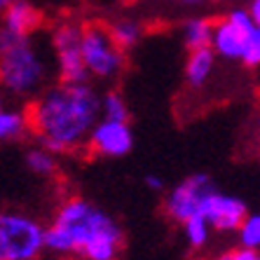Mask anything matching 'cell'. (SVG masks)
<instances>
[{
	"mask_svg": "<svg viewBox=\"0 0 260 260\" xmlns=\"http://www.w3.org/2000/svg\"><path fill=\"white\" fill-rule=\"evenodd\" d=\"M101 115V99L87 82L52 87L24 113L26 129L36 134L45 150L71 152L87 143Z\"/></svg>",
	"mask_w": 260,
	"mask_h": 260,
	"instance_id": "obj_1",
	"label": "cell"
},
{
	"mask_svg": "<svg viewBox=\"0 0 260 260\" xmlns=\"http://www.w3.org/2000/svg\"><path fill=\"white\" fill-rule=\"evenodd\" d=\"M120 246V225L108 213L80 197L63 202L52 225L43 230V248L61 255H82L85 260H115Z\"/></svg>",
	"mask_w": 260,
	"mask_h": 260,
	"instance_id": "obj_2",
	"label": "cell"
},
{
	"mask_svg": "<svg viewBox=\"0 0 260 260\" xmlns=\"http://www.w3.org/2000/svg\"><path fill=\"white\" fill-rule=\"evenodd\" d=\"M45 71L30 38L0 26V87L12 94H30L45 82Z\"/></svg>",
	"mask_w": 260,
	"mask_h": 260,
	"instance_id": "obj_3",
	"label": "cell"
},
{
	"mask_svg": "<svg viewBox=\"0 0 260 260\" xmlns=\"http://www.w3.org/2000/svg\"><path fill=\"white\" fill-rule=\"evenodd\" d=\"M211 45L225 59H239L246 66L260 61V28L246 10H232L228 17L213 24Z\"/></svg>",
	"mask_w": 260,
	"mask_h": 260,
	"instance_id": "obj_4",
	"label": "cell"
},
{
	"mask_svg": "<svg viewBox=\"0 0 260 260\" xmlns=\"http://www.w3.org/2000/svg\"><path fill=\"white\" fill-rule=\"evenodd\" d=\"M80 54H82L87 73L99 75V78H113L124 68V52L113 43L106 24L91 21L82 26Z\"/></svg>",
	"mask_w": 260,
	"mask_h": 260,
	"instance_id": "obj_5",
	"label": "cell"
},
{
	"mask_svg": "<svg viewBox=\"0 0 260 260\" xmlns=\"http://www.w3.org/2000/svg\"><path fill=\"white\" fill-rule=\"evenodd\" d=\"M43 251V228L21 213H0V260H36Z\"/></svg>",
	"mask_w": 260,
	"mask_h": 260,
	"instance_id": "obj_6",
	"label": "cell"
},
{
	"mask_svg": "<svg viewBox=\"0 0 260 260\" xmlns=\"http://www.w3.org/2000/svg\"><path fill=\"white\" fill-rule=\"evenodd\" d=\"M80 38H82V26L75 21H61L52 33V45H54L56 63H59V78L66 85L87 82V75H89L82 54H80Z\"/></svg>",
	"mask_w": 260,
	"mask_h": 260,
	"instance_id": "obj_7",
	"label": "cell"
},
{
	"mask_svg": "<svg viewBox=\"0 0 260 260\" xmlns=\"http://www.w3.org/2000/svg\"><path fill=\"white\" fill-rule=\"evenodd\" d=\"M213 181L206 174H194L188 176L183 183H178L164 200V211L171 220L185 223L188 218H192L200 211V204L209 192H213Z\"/></svg>",
	"mask_w": 260,
	"mask_h": 260,
	"instance_id": "obj_8",
	"label": "cell"
},
{
	"mask_svg": "<svg viewBox=\"0 0 260 260\" xmlns=\"http://www.w3.org/2000/svg\"><path fill=\"white\" fill-rule=\"evenodd\" d=\"M197 213L206 220V225H211L213 230L232 232L244 223V218L248 216V209L239 197L220 194L218 190H213L202 200Z\"/></svg>",
	"mask_w": 260,
	"mask_h": 260,
	"instance_id": "obj_9",
	"label": "cell"
},
{
	"mask_svg": "<svg viewBox=\"0 0 260 260\" xmlns=\"http://www.w3.org/2000/svg\"><path fill=\"white\" fill-rule=\"evenodd\" d=\"M134 134L127 122H110L101 120L87 136V148L101 157H122L132 150Z\"/></svg>",
	"mask_w": 260,
	"mask_h": 260,
	"instance_id": "obj_10",
	"label": "cell"
},
{
	"mask_svg": "<svg viewBox=\"0 0 260 260\" xmlns=\"http://www.w3.org/2000/svg\"><path fill=\"white\" fill-rule=\"evenodd\" d=\"M40 24H43V14L28 0H14L5 7V24L3 26L19 36H30L33 30L40 28Z\"/></svg>",
	"mask_w": 260,
	"mask_h": 260,
	"instance_id": "obj_11",
	"label": "cell"
},
{
	"mask_svg": "<svg viewBox=\"0 0 260 260\" xmlns=\"http://www.w3.org/2000/svg\"><path fill=\"white\" fill-rule=\"evenodd\" d=\"M213 63H216V56H213L211 47L192 49L188 56V63H185V80H188V85L190 87L204 85L213 71Z\"/></svg>",
	"mask_w": 260,
	"mask_h": 260,
	"instance_id": "obj_12",
	"label": "cell"
},
{
	"mask_svg": "<svg viewBox=\"0 0 260 260\" xmlns=\"http://www.w3.org/2000/svg\"><path fill=\"white\" fill-rule=\"evenodd\" d=\"M106 26H108V33H110V38H113V43H115L122 52L136 47V43H139L141 36H143L141 24L134 21V19H120L115 24H106Z\"/></svg>",
	"mask_w": 260,
	"mask_h": 260,
	"instance_id": "obj_13",
	"label": "cell"
},
{
	"mask_svg": "<svg viewBox=\"0 0 260 260\" xmlns=\"http://www.w3.org/2000/svg\"><path fill=\"white\" fill-rule=\"evenodd\" d=\"M211 30H213V21L209 19H190L185 28H183V40L185 47L192 49H202V47H211Z\"/></svg>",
	"mask_w": 260,
	"mask_h": 260,
	"instance_id": "obj_14",
	"label": "cell"
},
{
	"mask_svg": "<svg viewBox=\"0 0 260 260\" xmlns=\"http://www.w3.org/2000/svg\"><path fill=\"white\" fill-rule=\"evenodd\" d=\"M26 132V117L19 110L0 108V141L19 139Z\"/></svg>",
	"mask_w": 260,
	"mask_h": 260,
	"instance_id": "obj_15",
	"label": "cell"
},
{
	"mask_svg": "<svg viewBox=\"0 0 260 260\" xmlns=\"http://www.w3.org/2000/svg\"><path fill=\"white\" fill-rule=\"evenodd\" d=\"M101 115L103 120L110 122H127L129 120V108L120 91H108L101 99Z\"/></svg>",
	"mask_w": 260,
	"mask_h": 260,
	"instance_id": "obj_16",
	"label": "cell"
},
{
	"mask_svg": "<svg viewBox=\"0 0 260 260\" xmlns=\"http://www.w3.org/2000/svg\"><path fill=\"white\" fill-rule=\"evenodd\" d=\"M26 164H28L30 171H36L40 176H54L56 174V162L52 157V152L45 150V148H36L26 155Z\"/></svg>",
	"mask_w": 260,
	"mask_h": 260,
	"instance_id": "obj_17",
	"label": "cell"
},
{
	"mask_svg": "<svg viewBox=\"0 0 260 260\" xmlns=\"http://www.w3.org/2000/svg\"><path fill=\"white\" fill-rule=\"evenodd\" d=\"M183 225H185V237H188V242L192 248H202L209 242V225H206V220L200 213H194L192 218H188Z\"/></svg>",
	"mask_w": 260,
	"mask_h": 260,
	"instance_id": "obj_18",
	"label": "cell"
},
{
	"mask_svg": "<svg viewBox=\"0 0 260 260\" xmlns=\"http://www.w3.org/2000/svg\"><path fill=\"white\" fill-rule=\"evenodd\" d=\"M239 230V244L242 248H258L260 246V218L255 213L244 218V223L237 228Z\"/></svg>",
	"mask_w": 260,
	"mask_h": 260,
	"instance_id": "obj_19",
	"label": "cell"
},
{
	"mask_svg": "<svg viewBox=\"0 0 260 260\" xmlns=\"http://www.w3.org/2000/svg\"><path fill=\"white\" fill-rule=\"evenodd\" d=\"M218 260H260V255L253 248H232V251H225Z\"/></svg>",
	"mask_w": 260,
	"mask_h": 260,
	"instance_id": "obj_20",
	"label": "cell"
},
{
	"mask_svg": "<svg viewBox=\"0 0 260 260\" xmlns=\"http://www.w3.org/2000/svg\"><path fill=\"white\" fill-rule=\"evenodd\" d=\"M145 185L150 190H162L164 188V181L159 176H145Z\"/></svg>",
	"mask_w": 260,
	"mask_h": 260,
	"instance_id": "obj_21",
	"label": "cell"
},
{
	"mask_svg": "<svg viewBox=\"0 0 260 260\" xmlns=\"http://www.w3.org/2000/svg\"><path fill=\"white\" fill-rule=\"evenodd\" d=\"M246 14L253 19L255 24H258V21H260V0H251V7L246 10Z\"/></svg>",
	"mask_w": 260,
	"mask_h": 260,
	"instance_id": "obj_22",
	"label": "cell"
},
{
	"mask_svg": "<svg viewBox=\"0 0 260 260\" xmlns=\"http://www.w3.org/2000/svg\"><path fill=\"white\" fill-rule=\"evenodd\" d=\"M178 3H185V5H200V3H206V0H178Z\"/></svg>",
	"mask_w": 260,
	"mask_h": 260,
	"instance_id": "obj_23",
	"label": "cell"
},
{
	"mask_svg": "<svg viewBox=\"0 0 260 260\" xmlns=\"http://www.w3.org/2000/svg\"><path fill=\"white\" fill-rule=\"evenodd\" d=\"M10 3H14V0H0V10H5V7L10 5Z\"/></svg>",
	"mask_w": 260,
	"mask_h": 260,
	"instance_id": "obj_24",
	"label": "cell"
},
{
	"mask_svg": "<svg viewBox=\"0 0 260 260\" xmlns=\"http://www.w3.org/2000/svg\"><path fill=\"white\" fill-rule=\"evenodd\" d=\"M0 108H5V106H3V96H0Z\"/></svg>",
	"mask_w": 260,
	"mask_h": 260,
	"instance_id": "obj_25",
	"label": "cell"
}]
</instances>
